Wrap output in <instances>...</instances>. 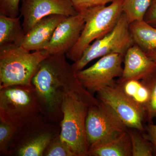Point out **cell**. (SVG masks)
<instances>
[{
  "label": "cell",
  "mask_w": 156,
  "mask_h": 156,
  "mask_svg": "<svg viewBox=\"0 0 156 156\" xmlns=\"http://www.w3.org/2000/svg\"><path fill=\"white\" fill-rule=\"evenodd\" d=\"M111 109L100 102L89 106L86 122L89 149L114 134L128 130Z\"/></svg>",
  "instance_id": "cell-10"
},
{
  "label": "cell",
  "mask_w": 156,
  "mask_h": 156,
  "mask_svg": "<svg viewBox=\"0 0 156 156\" xmlns=\"http://www.w3.org/2000/svg\"><path fill=\"white\" fill-rule=\"evenodd\" d=\"M142 80L146 84L149 90V100L146 110L147 121L151 123L156 118V71Z\"/></svg>",
  "instance_id": "cell-21"
},
{
  "label": "cell",
  "mask_w": 156,
  "mask_h": 156,
  "mask_svg": "<svg viewBox=\"0 0 156 156\" xmlns=\"http://www.w3.org/2000/svg\"><path fill=\"white\" fill-rule=\"evenodd\" d=\"M151 0H124L123 12L129 23L144 20Z\"/></svg>",
  "instance_id": "cell-19"
},
{
  "label": "cell",
  "mask_w": 156,
  "mask_h": 156,
  "mask_svg": "<svg viewBox=\"0 0 156 156\" xmlns=\"http://www.w3.org/2000/svg\"><path fill=\"white\" fill-rule=\"evenodd\" d=\"M124 67L118 83L128 80H145L156 71V63L139 46L134 44L124 56Z\"/></svg>",
  "instance_id": "cell-13"
},
{
  "label": "cell",
  "mask_w": 156,
  "mask_h": 156,
  "mask_svg": "<svg viewBox=\"0 0 156 156\" xmlns=\"http://www.w3.org/2000/svg\"><path fill=\"white\" fill-rule=\"evenodd\" d=\"M124 0H116L108 6L89 10L82 14L85 17V26L73 48L66 55L75 62L84 50L95 40L106 35L116 25L122 14Z\"/></svg>",
  "instance_id": "cell-6"
},
{
  "label": "cell",
  "mask_w": 156,
  "mask_h": 156,
  "mask_svg": "<svg viewBox=\"0 0 156 156\" xmlns=\"http://www.w3.org/2000/svg\"><path fill=\"white\" fill-rule=\"evenodd\" d=\"M128 131L131 138L132 156H154V148L142 132L132 128H128Z\"/></svg>",
  "instance_id": "cell-20"
},
{
  "label": "cell",
  "mask_w": 156,
  "mask_h": 156,
  "mask_svg": "<svg viewBox=\"0 0 156 156\" xmlns=\"http://www.w3.org/2000/svg\"><path fill=\"white\" fill-rule=\"evenodd\" d=\"M60 131V124L51 122L41 115L17 128L6 155L43 156L46 148Z\"/></svg>",
  "instance_id": "cell-4"
},
{
  "label": "cell",
  "mask_w": 156,
  "mask_h": 156,
  "mask_svg": "<svg viewBox=\"0 0 156 156\" xmlns=\"http://www.w3.org/2000/svg\"><path fill=\"white\" fill-rule=\"evenodd\" d=\"M146 53L149 57H150L156 63V49L150 50Z\"/></svg>",
  "instance_id": "cell-28"
},
{
  "label": "cell",
  "mask_w": 156,
  "mask_h": 156,
  "mask_svg": "<svg viewBox=\"0 0 156 156\" xmlns=\"http://www.w3.org/2000/svg\"><path fill=\"white\" fill-rule=\"evenodd\" d=\"M43 115L31 84L0 89V120L17 128Z\"/></svg>",
  "instance_id": "cell-3"
},
{
  "label": "cell",
  "mask_w": 156,
  "mask_h": 156,
  "mask_svg": "<svg viewBox=\"0 0 156 156\" xmlns=\"http://www.w3.org/2000/svg\"><path fill=\"white\" fill-rule=\"evenodd\" d=\"M129 30L134 44L145 53L156 49V27L143 20L130 23Z\"/></svg>",
  "instance_id": "cell-18"
},
{
  "label": "cell",
  "mask_w": 156,
  "mask_h": 156,
  "mask_svg": "<svg viewBox=\"0 0 156 156\" xmlns=\"http://www.w3.org/2000/svg\"><path fill=\"white\" fill-rule=\"evenodd\" d=\"M78 14H83L92 9L106 6L116 0H70Z\"/></svg>",
  "instance_id": "cell-24"
},
{
  "label": "cell",
  "mask_w": 156,
  "mask_h": 156,
  "mask_svg": "<svg viewBox=\"0 0 156 156\" xmlns=\"http://www.w3.org/2000/svg\"><path fill=\"white\" fill-rule=\"evenodd\" d=\"M96 93L98 101L111 109L127 128L144 132L146 115L125 95L117 83L101 88Z\"/></svg>",
  "instance_id": "cell-9"
},
{
  "label": "cell",
  "mask_w": 156,
  "mask_h": 156,
  "mask_svg": "<svg viewBox=\"0 0 156 156\" xmlns=\"http://www.w3.org/2000/svg\"><path fill=\"white\" fill-rule=\"evenodd\" d=\"M17 128L13 125L0 120V153L1 155H7L9 144Z\"/></svg>",
  "instance_id": "cell-23"
},
{
  "label": "cell",
  "mask_w": 156,
  "mask_h": 156,
  "mask_svg": "<svg viewBox=\"0 0 156 156\" xmlns=\"http://www.w3.org/2000/svg\"><path fill=\"white\" fill-rule=\"evenodd\" d=\"M154 156H156V150H154Z\"/></svg>",
  "instance_id": "cell-29"
},
{
  "label": "cell",
  "mask_w": 156,
  "mask_h": 156,
  "mask_svg": "<svg viewBox=\"0 0 156 156\" xmlns=\"http://www.w3.org/2000/svg\"><path fill=\"white\" fill-rule=\"evenodd\" d=\"M128 18L124 13L121 15L114 28L101 38L95 40L88 46L80 58L72 64L76 72L83 69L95 58L113 53L125 56L127 50L134 44Z\"/></svg>",
  "instance_id": "cell-7"
},
{
  "label": "cell",
  "mask_w": 156,
  "mask_h": 156,
  "mask_svg": "<svg viewBox=\"0 0 156 156\" xmlns=\"http://www.w3.org/2000/svg\"><path fill=\"white\" fill-rule=\"evenodd\" d=\"M66 17L53 14L44 17L25 34L20 47L29 51L45 50L56 27Z\"/></svg>",
  "instance_id": "cell-14"
},
{
  "label": "cell",
  "mask_w": 156,
  "mask_h": 156,
  "mask_svg": "<svg viewBox=\"0 0 156 156\" xmlns=\"http://www.w3.org/2000/svg\"><path fill=\"white\" fill-rule=\"evenodd\" d=\"M49 56L45 50L30 53L20 46L0 50V89L31 84L39 64Z\"/></svg>",
  "instance_id": "cell-5"
},
{
  "label": "cell",
  "mask_w": 156,
  "mask_h": 156,
  "mask_svg": "<svg viewBox=\"0 0 156 156\" xmlns=\"http://www.w3.org/2000/svg\"><path fill=\"white\" fill-rule=\"evenodd\" d=\"M144 20L150 25L156 27V0H151Z\"/></svg>",
  "instance_id": "cell-27"
},
{
  "label": "cell",
  "mask_w": 156,
  "mask_h": 156,
  "mask_svg": "<svg viewBox=\"0 0 156 156\" xmlns=\"http://www.w3.org/2000/svg\"><path fill=\"white\" fill-rule=\"evenodd\" d=\"M88 155L132 156L131 138L128 130L117 133L89 147Z\"/></svg>",
  "instance_id": "cell-15"
},
{
  "label": "cell",
  "mask_w": 156,
  "mask_h": 156,
  "mask_svg": "<svg viewBox=\"0 0 156 156\" xmlns=\"http://www.w3.org/2000/svg\"><path fill=\"white\" fill-rule=\"evenodd\" d=\"M22 0H0V14L8 17H18L19 3Z\"/></svg>",
  "instance_id": "cell-25"
},
{
  "label": "cell",
  "mask_w": 156,
  "mask_h": 156,
  "mask_svg": "<svg viewBox=\"0 0 156 156\" xmlns=\"http://www.w3.org/2000/svg\"><path fill=\"white\" fill-rule=\"evenodd\" d=\"M99 102L89 91L70 92L63 98L59 136L76 156H88L86 132L87 112L89 106Z\"/></svg>",
  "instance_id": "cell-2"
},
{
  "label": "cell",
  "mask_w": 156,
  "mask_h": 156,
  "mask_svg": "<svg viewBox=\"0 0 156 156\" xmlns=\"http://www.w3.org/2000/svg\"><path fill=\"white\" fill-rule=\"evenodd\" d=\"M43 156H76L66 143L59 135L49 144L44 152Z\"/></svg>",
  "instance_id": "cell-22"
},
{
  "label": "cell",
  "mask_w": 156,
  "mask_h": 156,
  "mask_svg": "<svg viewBox=\"0 0 156 156\" xmlns=\"http://www.w3.org/2000/svg\"><path fill=\"white\" fill-rule=\"evenodd\" d=\"M25 34L40 20L53 14L69 17L78 14L70 0H22L20 9Z\"/></svg>",
  "instance_id": "cell-11"
},
{
  "label": "cell",
  "mask_w": 156,
  "mask_h": 156,
  "mask_svg": "<svg viewBox=\"0 0 156 156\" xmlns=\"http://www.w3.org/2000/svg\"><path fill=\"white\" fill-rule=\"evenodd\" d=\"M85 24L83 14L66 17L56 27L45 51L49 55L66 54L78 42Z\"/></svg>",
  "instance_id": "cell-12"
},
{
  "label": "cell",
  "mask_w": 156,
  "mask_h": 156,
  "mask_svg": "<svg viewBox=\"0 0 156 156\" xmlns=\"http://www.w3.org/2000/svg\"><path fill=\"white\" fill-rule=\"evenodd\" d=\"M20 17H9L0 14V50L21 45L25 34Z\"/></svg>",
  "instance_id": "cell-16"
},
{
  "label": "cell",
  "mask_w": 156,
  "mask_h": 156,
  "mask_svg": "<svg viewBox=\"0 0 156 156\" xmlns=\"http://www.w3.org/2000/svg\"><path fill=\"white\" fill-rule=\"evenodd\" d=\"M66 56L49 55L43 59L31 81L43 115L51 122L60 125L65 95L70 92L88 91L78 80L72 65L68 62Z\"/></svg>",
  "instance_id": "cell-1"
},
{
  "label": "cell",
  "mask_w": 156,
  "mask_h": 156,
  "mask_svg": "<svg viewBox=\"0 0 156 156\" xmlns=\"http://www.w3.org/2000/svg\"><path fill=\"white\" fill-rule=\"evenodd\" d=\"M124 55L113 53L101 57L92 66L76 72L81 84L92 94L103 87L116 83L115 78L122 74Z\"/></svg>",
  "instance_id": "cell-8"
},
{
  "label": "cell",
  "mask_w": 156,
  "mask_h": 156,
  "mask_svg": "<svg viewBox=\"0 0 156 156\" xmlns=\"http://www.w3.org/2000/svg\"><path fill=\"white\" fill-rule=\"evenodd\" d=\"M144 136L151 143L154 150H156V125L149 123L144 126Z\"/></svg>",
  "instance_id": "cell-26"
},
{
  "label": "cell",
  "mask_w": 156,
  "mask_h": 156,
  "mask_svg": "<svg viewBox=\"0 0 156 156\" xmlns=\"http://www.w3.org/2000/svg\"><path fill=\"white\" fill-rule=\"evenodd\" d=\"M116 83L125 95L146 115L150 92L144 81L130 80L122 83L116 82Z\"/></svg>",
  "instance_id": "cell-17"
}]
</instances>
